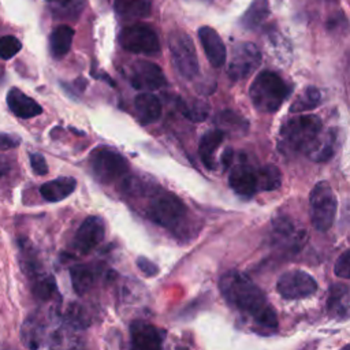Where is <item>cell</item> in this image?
Wrapping results in <instances>:
<instances>
[{"label": "cell", "instance_id": "4316f807", "mask_svg": "<svg viewBox=\"0 0 350 350\" xmlns=\"http://www.w3.org/2000/svg\"><path fill=\"white\" fill-rule=\"evenodd\" d=\"M55 18L77 19L86 7V0H45Z\"/></svg>", "mask_w": 350, "mask_h": 350}, {"label": "cell", "instance_id": "5b68a950", "mask_svg": "<svg viewBox=\"0 0 350 350\" xmlns=\"http://www.w3.org/2000/svg\"><path fill=\"white\" fill-rule=\"evenodd\" d=\"M338 200L331 187L325 180L316 183L309 194V213L310 221L317 231H328L336 217Z\"/></svg>", "mask_w": 350, "mask_h": 350}, {"label": "cell", "instance_id": "1f68e13d", "mask_svg": "<svg viewBox=\"0 0 350 350\" xmlns=\"http://www.w3.org/2000/svg\"><path fill=\"white\" fill-rule=\"evenodd\" d=\"M258 183L260 190L272 191L280 187L282 185V172L273 164H267L258 170Z\"/></svg>", "mask_w": 350, "mask_h": 350}, {"label": "cell", "instance_id": "d590c367", "mask_svg": "<svg viewBox=\"0 0 350 350\" xmlns=\"http://www.w3.org/2000/svg\"><path fill=\"white\" fill-rule=\"evenodd\" d=\"M22 49V42L15 36L0 37V57L8 60Z\"/></svg>", "mask_w": 350, "mask_h": 350}, {"label": "cell", "instance_id": "603a6c76", "mask_svg": "<svg viewBox=\"0 0 350 350\" xmlns=\"http://www.w3.org/2000/svg\"><path fill=\"white\" fill-rule=\"evenodd\" d=\"M134 107L139 120L145 124L154 123L161 116V103L152 93H148V92L139 93L134 98Z\"/></svg>", "mask_w": 350, "mask_h": 350}, {"label": "cell", "instance_id": "30bf717a", "mask_svg": "<svg viewBox=\"0 0 350 350\" xmlns=\"http://www.w3.org/2000/svg\"><path fill=\"white\" fill-rule=\"evenodd\" d=\"M317 282L314 278L302 269L287 271L276 282L278 293L287 299L305 298L312 295L317 290Z\"/></svg>", "mask_w": 350, "mask_h": 350}, {"label": "cell", "instance_id": "9c48e42d", "mask_svg": "<svg viewBox=\"0 0 350 350\" xmlns=\"http://www.w3.org/2000/svg\"><path fill=\"white\" fill-rule=\"evenodd\" d=\"M261 64V52L253 42H239L232 48L228 62V77L237 82L252 75Z\"/></svg>", "mask_w": 350, "mask_h": 350}, {"label": "cell", "instance_id": "836d02e7", "mask_svg": "<svg viewBox=\"0 0 350 350\" xmlns=\"http://www.w3.org/2000/svg\"><path fill=\"white\" fill-rule=\"evenodd\" d=\"M31 291L41 301L49 299L53 295V293H56V280H55V278L52 275L46 273L45 276H42L38 280L31 283Z\"/></svg>", "mask_w": 350, "mask_h": 350}, {"label": "cell", "instance_id": "484cf974", "mask_svg": "<svg viewBox=\"0 0 350 350\" xmlns=\"http://www.w3.org/2000/svg\"><path fill=\"white\" fill-rule=\"evenodd\" d=\"M113 8L124 19L146 18L152 12V0H113Z\"/></svg>", "mask_w": 350, "mask_h": 350}, {"label": "cell", "instance_id": "277c9868", "mask_svg": "<svg viewBox=\"0 0 350 350\" xmlns=\"http://www.w3.org/2000/svg\"><path fill=\"white\" fill-rule=\"evenodd\" d=\"M146 216L153 223L174 230L186 219L187 206L178 196L170 191H159L149 200Z\"/></svg>", "mask_w": 350, "mask_h": 350}, {"label": "cell", "instance_id": "f1b7e54d", "mask_svg": "<svg viewBox=\"0 0 350 350\" xmlns=\"http://www.w3.org/2000/svg\"><path fill=\"white\" fill-rule=\"evenodd\" d=\"M70 279L74 291L78 295H83L93 287L96 280V272L89 265L77 264L70 268Z\"/></svg>", "mask_w": 350, "mask_h": 350}, {"label": "cell", "instance_id": "bcb514c9", "mask_svg": "<svg viewBox=\"0 0 350 350\" xmlns=\"http://www.w3.org/2000/svg\"><path fill=\"white\" fill-rule=\"evenodd\" d=\"M340 350H350V345H347V346H345L343 349H340Z\"/></svg>", "mask_w": 350, "mask_h": 350}, {"label": "cell", "instance_id": "f6af8a7d", "mask_svg": "<svg viewBox=\"0 0 350 350\" xmlns=\"http://www.w3.org/2000/svg\"><path fill=\"white\" fill-rule=\"evenodd\" d=\"M176 350H189V349H186V347H180V346H178V347H176Z\"/></svg>", "mask_w": 350, "mask_h": 350}, {"label": "cell", "instance_id": "ffe728a7", "mask_svg": "<svg viewBox=\"0 0 350 350\" xmlns=\"http://www.w3.org/2000/svg\"><path fill=\"white\" fill-rule=\"evenodd\" d=\"M19 262L25 275L29 278L31 283L46 275L37 256V250L27 239L19 241Z\"/></svg>", "mask_w": 350, "mask_h": 350}, {"label": "cell", "instance_id": "7402d4cb", "mask_svg": "<svg viewBox=\"0 0 350 350\" xmlns=\"http://www.w3.org/2000/svg\"><path fill=\"white\" fill-rule=\"evenodd\" d=\"M336 144H338L336 129H331L324 135H321L320 133L319 137L312 144V146L306 150V153L313 161H317V163L327 161L334 156Z\"/></svg>", "mask_w": 350, "mask_h": 350}, {"label": "cell", "instance_id": "5bb4252c", "mask_svg": "<svg viewBox=\"0 0 350 350\" xmlns=\"http://www.w3.org/2000/svg\"><path fill=\"white\" fill-rule=\"evenodd\" d=\"M160 331L150 323L137 320L130 325V350H160Z\"/></svg>", "mask_w": 350, "mask_h": 350}, {"label": "cell", "instance_id": "60d3db41", "mask_svg": "<svg viewBox=\"0 0 350 350\" xmlns=\"http://www.w3.org/2000/svg\"><path fill=\"white\" fill-rule=\"evenodd\" d=\"M21 144V139L15 135H10V134H0V149H12L16 148Z\"/></svg>", "mask_w": 350, "mask_h": 350}, {"label": "cell", "instance_id": "b9f144b4", "mask_svg": "<svg viewBox=\"0 0 350 350\" xmlns=\"http://www.w3.org/2000/svg\"><path fill=\"white\" fill-rule=\"evenodd\" d=\"M231 160H232V150L231 149L224 150V153L221 154V164H223V167L227 168L230 165Z\"/></svg>", "mask_w": 350, "mask_h": 350}, {"label": "cell", "instance_id": "d6a6232c", "mask_svg": "<svg viewBox=\"0 0 350 350\" xmlns=\"http://www.w3.org/2000/svg\"><path fill=\"white\" fill-rule=\"evenodd\" d=\"M64 323L75 329H85L90 324V316L82 305H70L64 314Z\"/></svg>", "mask_w": 350, "mask_h": 350}, {"label": "cell", "instance_id": "ee69618b", "mask_svg": "<svg viewBox=\"0 0 350 350\" xmlns=\"http://www.w3.org/2000/svg\"><path fill=\"white\" fill-rule=\"evenodd\" d=\"M0 350H15L12 347H0Z\"/></svg>", "mask_w": 350, "mask_h": 350}, {"label": "cell", "instance_id": "8fae6325", "mask_svg": "<svg viewBox=\"0 0 350 350\" xmlns=\"http://www.w3.org/2000/svg\"><path fill=\"white\" fill-rule=\"evenodd\" d=\"M105 237V226L101 217L88 216L78 227L74 237V247L81 253H89L97 247Z\"/></svg>", "mask_w": 350, "mask_h": 350}, {"label": "cell", "instance_id": "cb8c5ba5", "mask_svg": "<svg viewBox=\"0 0 350 350\" xmlns=\"http://www.w3.org/2000/svg\"><path fill=\"white\" fill-rule=\"evenodd\" d=\"M77 187V180L71 176H60L40 187L42 198L48 202H57L67 198Z\"/></svg>", "mask_w": 350, "mask_h": 350}, {"label": "cell", "instance_id": "f546056e", "mask_svg": "<svg viewBox=\"0 0 350 350\" xmlns=\"http://www.w3.org/2000/svg\"><path fill=\"white\" fill-rule=\"evenodd\" d=\"M269 14V3L268 0H252L249 8L243 14L241 23L245 29H256L258 27Z\"/></svg>", "mask_w": 350, "mask_h": 350}, {"label": "cell", "instance_id": "44dd1931", "mask_svg": "<svg viewBox=\"0 0 350 350\" xmlns=\"http://www.w3.org/2000/svg\"><path fill=\"white\" fill-rule=\"evenodd\" d=\"M45 336V323L41 316H29L21 328V340L29 350H38Z\"/></svg>", "mask_w": 350, "mask_h": 350}, {"label": "cell", "instance_id": "ac0fdd59", "mask_svg": "<svg viewBox=\"0 0 350 350\" xmlns=\"http://www.w3.org/2000/svg\"><path fill=\"white\" fill-rule=\"evenodd\" d=\"M48 350H85V342L78 329L64 323L52 332L48 340Z\"/></svg>", "mask_w": 350, "mask_h": 350}, {"label": "cell", "instance_id": "7a4b0ae2", "mask_svg": "<svg viewBox=\"0 0 350 350\" xmlns=\"http://www.w3.org/2000/svg\"><path fill=\"white\" fill-rule=\"evenodd\" d=\"M291 93V86L275 71L264 70L257 74L249 88L253 107L262 113L276 112Z\"/></svg>", "mask_w": 350, "mask_h": 350}, {"label": "cell", "instance_id": "3957f363", "mask_svg": "<svg viewBox=\"0 0 350 350\" xmlns=\"http://www.w3.org/2000/svg\"><path fill=\"white\" fill-rule=\"evenodd\" d=\"M321 119L316 115H298L283 123L279 134L282 150H308L321 133Z\"/></svg>", "mask_w": 350, "mask_h": 350}, {"label": "cell", "instance_id": "4dcf8cb0", "mask_svg": "<svg viewBox=\"0 0 350 350\" xmlns=\"http://www.w3.org/2000/svg\"><path fill=\"white\" fill-rule=\"evenodd\" d=\"M321 101V93L314 86L305 88L290 105V113H304L316 108Z\"/></svg>", "mask_w": 350, "mask_h": 350}, {"label": "cell", "instance_id": "d4e9b609", "mask_svg": "<svg viewBox=\"0 0 350 350\" xmlns=\"http://www.w3.org/2000/svg\"><path fill=\"white\" fill-rule=\"evenodd\" d=\"M224 139V131L220 129L206 131L198 144V154L208 170L215 168V153Z\"/></svg>", "mask_w": 350, "mask_h": 350}, {"label": "cell", "instance_id": "7bdbcfd3", "mask_svg": "<svg viewBox=\"0 0 350 350\" xmlns=\"http://www.w3.org/2000/svg\"><path fill=\"white\" fill-rule=\"evenodd\" d=\"M8 170H10V164L3 157H0V176L5 175L8 172Z\"/></svg>", "mask_w": 350, "mask_h": 350}, {"label": "cell", "instance_id": "d6986e66", "mask_svg": "<svg viewBox=\"0 0 350 350\" xmlns=\"http://www.w3.org/2000/svg\"><path fill=\"white\" fill-rule=\"evenodd\" d=\"M327 312L336 319L350 317V287L342 283L331 286L327 295Z\"/></svg>", "mask_w": 350, "mask_h": 350}, {"label": "cell", "instance_id": "2e32d148", "mask_svg": "<svg viewBox=\"0 0 350 350\" xmlns=\"http://www.w3.org/2000/svg\"><path fill=\"white\" fill-rule=\"evenodd\" d=\"M198 38L211 66L221 67L226 63L227 51L219 33L211 26H201L198 29Z\"/></svg>", "mask_w": 350, "mask_h": 350}, {"label": "cell", "instance_id": "e0dca14e", "mask_svg": "<svg viewBox=\"0 0 350 350\" xmlns=\"http://www.w3.org/2000/svg\"><path fill=\"white\" fill-rule=\"evenodd\" d=\"M7 104L14 115L23 119L34 118L42 112L41 105L18 88H12L8 90Z\"/></svg>", "mask_w": 350, "mask_h": 350}, {"label": "cell", "instance_id": "6da1fadb", "mask_svg": "<svg viewBox=\"0 0 350 350\" xmlns=\"http://www.w3.org/2000/svg\"><path fill=\"white\" fill-rule=\"evenodd\" d=\"M219 288L230 306L250 317L256 324L267 329L278 328L276 312L264 291L246 275L238 271H228L220 278Z\"/></svg>", "mask_w": 350, "mask_h": 350}, {"label": "cell", "instance_id": "74e56055", "mask_svg": "<svg viewBox=\"0 0 350 350\" xmlns=\"http://www.w3.org/2000/svg\"><path fill=\"white\" fill-rule=\"evenodd\" d=\"M334 272L338 278L350 279V249L345 250L335 261Z\"/></svg>", "mask_w": 350, "mask_h": 350}, {"label": "cell", "instance_id": "8d00e7d4", "mask_svg": "<svg viewBox=\"0 0 350 350\" xmlns=\"http://www.w3.org/2000/svg\"><path fill=\"white\" fill-rule=\"evenodd\" d=\"M217 122L221 126H227V127H232L238 131H241L242 129L247 127V122L243 120L239 115L231 112V111H224L217 116Z\"/></svg>", "mask_w": 350, "mask_h": 350}, {"label": "cell", "instance_id": "52a82bcc", "mask_svg": "<svg viewBox=\"0 0 350 350\" xmlns=\"http://www.w3.org/2000/svg\"><path fill=\"white\" fill-rule=\"evenodd\" d=\"M119 44L131 53L156 55L160 52V42L156 31L145 23H133L119 33Z\"/></svg>", "mask_w": 350, "mask_h": 350}, {"label": "cell", "instance_id": "9a60e30c", "mask_svg": "<svg viewBox=\"0 0 350 350\" xmlns=\"http://www.w3.org/2000/svg\"><path fill=\"white\" fill-rule=\"evenodd\" d=\"M230 187L241 197H252L260 190L258 171L247 164H237L228 175Z\"/></svg>", "mask_w": 350, "mask_h": 350}, {"label": "cell", "instance_id": "ba28073f", "mask_svg": "<svg viewBox=\"0 0 350 350\" xmlns=\"http://www.w3.org/2000/svg\"><path fill=\"white\" fill-rule=\"evenodd\" d=\"M93 175L103 183H111L129 171L126 159L109 148H98L89 156Z\"/></svg>", "mask_w": 350, "mask_h": 350}, {"label": "cell", "instance_id": "4fadbf2b", "mask_svg": "<svg viewBox=\"0 0 350 350\" xmlns=\"http://www.w3.org/2000/svg\"><path fill=\"white\" fill-rule=\"evenodd\" d=\"M130 82L135 89L141 90H154L167 85L161 68L156 63L148 60L137 62L133 66Z\"/></svg>", "mask_w": 350, "mask_h": 350}, {"label": "cell", "instance_id": "8992f818", "mask_svg": "<svg viewBox=\"0 0 350 350\" xmlns=\"http://www.w3.org/2000/svg\"><path fill=\"white\" fill-rule=\"evenodd\" d=\"M168 46L176 71L186 79H193L198 74V59L191 38L180 30H175L168 37Z\"/></svg>", "mask_w": 350, "mask_h": 350}, {"label": "cell", "instance_id": "f35d334b", "mask_svg": "<svg viewBox=\"0 0 350 350\" xmlns=\"http://www.w3.org/2000/svg\"><path fill=\"white\" fill-rule=\"evenodd\" d=\"M135 262H137L138 269H139L145 276H156L157 272H159V267H157L152 260H149V258H146V257L139 256V257L135 260Z\"/></svg>", "mask_w": 350, "mask_h": 350}, {"label": "cell", "instance_id": "83f0119b", "mask_svg": "<svg viewBox=\"0 0 350 350\" xmlns=\"http://www.w3.org/2000/svg\"><path fill=\"white\" fill-rule=\"evenodd\" d=\"M74 37V29L67 25L57 26L49 36V49L53 57H63L68 53Z\"/></svg>", "mask_w": 350, "mask_h": 350}, {"label": "cell", "instance_id": "e575fe53", "mask_svg": "<svg viewBox=\"0 0 350 350\" xmlns=\"http://www.w3.org/2000/svg\"><path fill=\"white\" fill-rule=\"evenodd\" d=\"M182 113L191 122H202L209 113V107L200 101H194L193 104H182Z\"/></svg>", "mask_w": 350, "mask_h": 350}, {"label": "cell", "instance_id": "7c38bea8", "mask_svg": "<svg viewBox=\"0 0 350 350\" xmlns=\"http://www.w3.org/2000/svg\"><path fill=\"white\" fill-rule=\"evenodd\" d=\"M271 235L276 246L297 250L304 243L306 234L304 228L298 227L291 217L282 216V217H276L272 221Z\"/></svg>", "mask_w": 350, "mask_h": 350}, {"label": "cell", "instance_id": "ab89813d", "mask_svg": "<svg viewBox=\"0 0 350 350\" xmlns=\"http://www.w3.org/2000/svg\"><path fill=\"white\" fill-rule=\"evenodd\" d=\"M30 165L37 175H45L48 172V165L41 153H31L30 154Z\"/></svg>", "mask_w": 350, "mask_h": 350}]
</instances>
